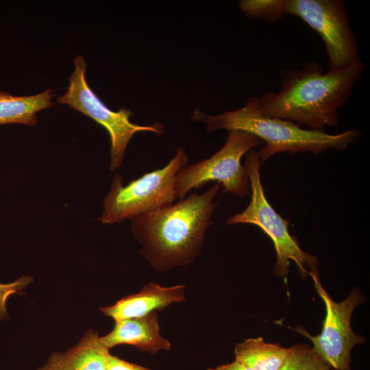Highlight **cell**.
<instances>
[{
  "instance_id": "cell-15",
  "label": "cell",
  "mask_w": 370,
  "mask_h": 370,
  "mask_svg": "<svg viewBox=\"0 0 370 370\" xmlns=\"http://www.w3.org/2000/svg\"><path fill=\"white\" fill-rule=\"evenodd\" d=\"M278 370H331V368L312 347L296 344L289 348L288 358Z\"/></svg>"
},
{
  "instance_id": "cell-12",
  "label": "cell",
  "mask_w": 370,
  "mask_h": 370,
  "mask_svg": "<svg viewBox=\"0 0 370 370\" xmlns=\"http://www.w3.org/2000/svg\"><path fill=\"white\" fill-rule=\"evenodd\" d=\"M109 349L89 330L79 342L63 354L55 353L38 370H107Z\"/></svg>"
},
{
  "instance_id": "cell-2",
  "label": "cell",
  "mask_w": 370,
  "mask_h": 370,
  "mask_svg": "<svg viewBox=\"0 0 370 370\" xmlns=\"http://www.w3.org/2000/svg\"><path fill=\"white\" fill-rule=\"evenodd\" d=\"M221 184L196 193L132 219L131 231L143 245V255L159 270L183 266L199 254L213 224Z\"/></svg>"
},
{
  "instance_id": "cell-11",
  "label": "cell",
  "mask_w": 370,
  "mask_h": 370,
  "mask_svg": "<svg viewBox=\"0 0 370 370\" xmlns=\"http://www.w3.org/2000/svg\"><path fill=\"white\" fill-rule=\"evenodd\" d=\"M115 321L113 330L100 337L101 343L108 349L126 344L151 354L170 349V343L160 334L158 316L154 311L142 317Z\"/></svg>"
},
{
  "instance_id": "cell-4",
  "label": "cell",
  "mask_w": 370,
  "mask_h": 370,
  "mask_svg": "<svg viewBox=\"0 0 370 370\" xmlns=\"http://www.w3.org/2000/svg\"><path fill=\"white\" fill-rule=\"evenodd\" d=\"M188 160L185 149L179 147L166 166L145 173L126 185H123L121 175L116 174L104 197L103 212L98 220L104 224L119 223L173 203L177 199L176 175Z\"/></svg>"
},
{
  "instance_id": "cell-7",
  "label": "cell",
  "mask_w": 370,
  "mask_h": 370,
  "mask_svg": "<svg viewBox=\"0 0 370 370\" xmlns=\"http://www.w3.org/2000/svg\"><path fill=\"white\" fill-rule=\"evenodd\" d=\"M74 66L75 70L69 79V87L66 92L57 99V102L89 116L108 131L111 141L109 169L114 171L123 162L127 145L136 133L150 132L160 136L164 132V125L160 123L139 125L130 121L133 115L130 110H111L88 84L87 65L82 56L75 57Z\"/></svg>"
},
{
  "instance_id": "cell-16",
  "label": "cell",
  "mask_w": 370,
  "mask_h": 370,
  "mask_svg": "<svg viewBox=\"0 0 370 370\" xmlns=\"http://www.w3.org/2000/svg\"><path fill=\"white\" fill-rule=\"evenodd\" d=\"M286 0H242L241 12L247 17L273 23L285 15Z\"/></svg>"
},
{
  "instance_id": "cell-18",
  "label": "cell",
  "mask_w": 370,
  "mask_h": 370,
  "mask_svg": "<svg viewBox=\"0 0 370 370\" xmlns=\"http://www.w3.org/2000/svg\"><path fill=\"white\" fill-rule=\"evenodd\" d=\"M107 370H150L145 367L123 360L110 354L106 356Z\"/></svg>"
},
{
  "instance_id": "cell-3",
  "label": "cell",
  "mask_w": 370,
  "mask_h": 370,
  "mask_svg": "<svg viewBox=\"0 0 370 370\" xmlns=\"http://www.w3.org/2000/svg\"><path fill=\"white\" fill-rule=\"evenodd\" d=\"M191 119L206 123L207 132L241 130L264 140L265 146L258 152L262 164L282 152L319 154L328 149L344 150L360 134L357 130L336 134H327L323 130H304L292 121L262 115L247 101L243 107L219 115H208L197 110Z\"/></svg>"
},
{
  "instance_id": "cell-17",
  "label": "cell",
  "mask_w": 370,
  "mask_h": 370,
  "mask_svg": "<svg viewBox=\"0 0 370 370\" xmlns=\"http://www.w3.org/2000/svg\"><path fill=\"white\" fill-rule=\"evenodd\" d=\"M30 282L29 277L23 276L11 283H0V319L7 316L6 301L8 297L23 289Z\"/></svg>"
},
{
  "instance_id": "cell-6",
  "label": "cell",
  "mask_w": 370,
  "mask_h": 370,
  "mask_svg": "<svg viewBox=\"0 0 370 370\" xmlns=\"http://www.w3.org/2000/svg\"><path fill=\"white\" fill-rule=\"evenodd\" d=\"M261 144L257 136L241 130H230L223 146L208 158L186 165L177 173L175 192L182 199L194 188L209 182H217L223 193L239 197L250 195V184L247 169L241 159Z\"/></svg>"
},
{
  "instance_id": "cell-19",
  "label": "cell",
  "mask_w": 370,
  "mask_h": 370,
  "mask_svg": "<svg viewBox=\"0 0 370 370\" xmlns=\"http://www.w3.org/2000/svg\"><path fill=\"white\" fill-rule=\"evenodd\" d=\"M208 370H254V369L245 365V364L235 360L231 363L220 365L215 368H209Z\"/></svg>"
},
{
  "instance_id": "cell-9",
  "label": "cell",
  "mask_w": 370,
  "mask_h": 370,
  "mask_svg": "<svg viewBox=\"0 0 370 370\" xmlns=\"http://www.w3.org/2000/svg\"><path fill=\"white\" fill-rule=\"evenodd\" d=\"M315 288L323 299L326 314L320 334L312 336L303 328L297 331L308 337L314 352L334 370H351L352 348L363 343L364 338L356 334L351 327L354 308L362 302L360 291L354 288L343 301H334L323 288L317 270L309 271Z\"/></svg>"
},
{
  "instance_id": "cell-5",
  "label": "cell",
  "mask_w": 370,
  "mask_h": 370,
  "mask_svg": "<svg viewBox=\"0 0 370 370\" xmlns=\"http://www.w3.org/2000/svg\"><path fill=\"white\" fill-rule=\"evenodd\" d=\"M262 163L258 151L251 150L245 154V166L247 169L251 190V201L241 212L235 214L226 220V224H252L260 227L273 241L276 251L277 262L274 272L280 276L288 273L290 262L297 265L304 275L317 270V259L304 251L297 241L288 231L290 221L283 219L267 199L260 179Z\"/></svg>"
},
{
  "instance_id": "cell-13",
  "label": "cell",
  "mask_w": 370,
  "mask_h": 370,
  "mask_svg": "<svg viewBox=\"0 0 370 370\" xmlns=\"http://www.w3.org/2000/svg\"><path fill=\"white\" fill-rule=\"evenodd\" d=\"M53 96L51 89L32 96H14L0 90V125L10 123L36 125L37 112L51 107Z\"/></svg>"
},
{
  "instance_id": "cell-8",
  "label": "cell",
  "mask_w": 370,
  "mask_h": 370,
  "mask_svg": "<svg viewBox=\"0 0 370 370\" xmlns=\"http://www.w3.org/2000/svg\"><path fill=\"white\" fill-rule=\"evenodd\" d=\"M284 12L301 18L319 34L329 70L342 69L360 60L343 0H286Z\"/></svg>"
},
{
  "instance_id": "cell-20",
  "label": "cell",
  "mask_w": 370,
  "mask_h": 370,
  "mask_svg": "<svg viewBox=\"0 0 370 370\" xmlns=\"http://www.w3.org/2000/svg\"><path fill=\"white\" fill-rule=\"evenodd\" d=\"M334 370V369H333Z\"/></svg>"
},
{
  "instance_id": "cell-1",
  "label": "cell",
  "mask_w": 370,
  "mask_h": 370,
  "mask_svg": "<svg viewBox=\"0 0 370 370\" xmlns=\"http://www.w3.org/2000/svg\"><path fill=\"white\" fill-rule=\"evenodd\" d=\"M364 69L361 60L327 72L318 62H309L301 69L282 71L280 90L268 91L247 101L262 115L323 130L338 124V111L350 97Z\"/></svg>"
},
{
  "instance_id": "cell-10",
  "label": "cell",
  "mask_w": 370,
  "mask_h": 370,
  "mask_svg": "<svg viewBox=\"0 0 370 370\" xmlns=\"http://www.w3.org/2000/svg\"><path fill=\"white\" fill-rule=\"evenodd\" d=\"M184 286L163 287L156 283H150L138 293L125 296L115 304L101 308L100 310L115 321L142 317L154 310H162L173 302L184 301Z\"/></svg>"
},
{
  "instance_id": "cell-14",
  "label": "cell",
  "mask_w": 370,
  "mask_h": 370,
  "mask_svg": "<svg viewBox=\"0 0 370 370\" xmlns=\"http://www.w3.org/2000/svg\"><path fill=\"white\" fill-rule=\"evenodd\" d=\"M288 354L289 348L266 343L262 337L246 339L234 348L235 360L254 370H278Z\"/></svg>"
}]
</instances>
